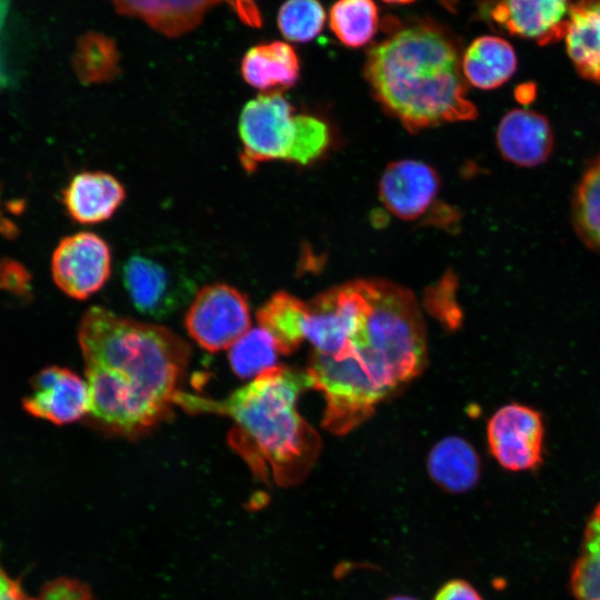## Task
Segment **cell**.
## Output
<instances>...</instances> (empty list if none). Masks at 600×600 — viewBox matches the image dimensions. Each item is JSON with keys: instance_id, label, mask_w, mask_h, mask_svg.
I'll return each instance as SVG.
<instances>
[{"instance_id": "cell-1", "label": "cell", "mask_w": 600, "mask_h": 600, "mask_svg": "<svg viewBox=\"0 0 600 600\" xmlns=\"http://www.w3.org/2000/svg\"><path fill=\"white\" fill-rule=\"evenodd\" d=\"M78 340L96 426L134 438L171 413L190 360V347L178 334L92 307Z\"/></svg>"}, {"instance_id": "cell-2", "label": "cell", "mask_w": 600, "mask_h": 600, "mask_svg": "<svg viewBox=\"0 0 600 600\" xmlns=\"http://www.w3.org/2000/svg\"><path fill=\"white\" fill-rule=\"evenodd\" d=\"M364 314L336 354L311 353L307 374L324 396L322 426L346 434L374 407L419 376L427 362L424 321L413 293L367 279Z\"/></svg>"}, {"instance_id": "cell-3", "label": "cell", "mask_w": 600, "mask_h": 600, "mask_svg": "<svg viewBox=\"0 0 600 600\" xmlns=\"http://www.w3.org/2000/svg\"><path fill=\"white\" fill-rule=\"evenodd\" d=\"M307 372L277 366L257 376L221 400L180 390L174 404L188 412L231 418L230 447L253 476L280 487L300 483L313 468L320 450L319 433L300 416L297 402L311 388Z\"/></svg>"}, {"instance_id": "cell-4", "label": "cell", "mask_w": 600, "mask_h": 600, "mask_svg": "<svg viewBox=\"0 0 600 600\" xmlns=\"http://www.w3.org/2000/svg\"><path fill=\"white\" fill-rule=\"evenodd\" d=\"M461 58L448 31L433 22H416L369 50L364 77L384 110L416 132L477 117L467 98Z\"/></svg>"}, {"instance_id": "cell-5", "label": "cell", "mask_w": 600, "mask_h": 600, "mask_svg": "<svg viewBox=\"0 0 600 600\" xmlns=\"http://www.w3.org/2000/svg\"><path fill=\"white\" fill-rule=\"evenodd\" d=\"M238 133L240 163L248 173L274 160L308 164L330 142L328 126L313 116L297 113L281 92H266L249 100L240 112Z\"/></svg>"}, {"instance_id": "cell-6", "label": "cell", "mask_w": 600, "mask_h": 600, "mask_svg": "<svg viewBox=\"0 0 600 600\" xmlns=\"http://www.w3.org/2000/svg\"><path fill=\"white\" fill-rule=\"evenodd\" d=\"M121 277L134 308L158 320L178 311L197 293L193 280L154 253L131 254Z\"/></svg>"}, {"instance_id": "cell-7", "label": "cell", "mask_w": 600, "mask_h": 600, "mask_svg": "<svg viewBox=\"0 0 600 600\" xmlns=\"http://www.w3.org/2000/svg\"><path fill=\"white\" fill-rule=\"evenodd\" d=\"M184 326L204 350L229 349L251 328L248 299L227 283L207 284L191 300Z\"/></svg>"}, {"instance_id": "cell-8", "label": "cell", "mask_w": 600, "mask_h": 600, "mask_svg": "<svg viewBox=\"0 0 600 600\" xmlns=\"http://www.w3.org/2000/svg\"><path fill=\"white\" fill-rule=\"evenodd\" d=\"M491 454L510 471H531L543 461L544 422L532 407L511 402L499 408L487 426Z\"/></svg>"}, {"instance_id": "cell-9", "label": "cell", "mask_w": 600, "mask_h": 600, "mask_svg": "<svg viewBox=\"0 0 600 600\" xmlns=\"http://www.w3.org/2000/svg\"><path fill=\"white\" fill-rule=\"evenodd\" d=\"M112 254L100 236L81 231L64 237L51 260L56 284L74 299H87L99 291L111 273Z\"/></svg>"}, {"instance_id": "cell-10", "label": "cell", "mask_w": 600, "mask_h": 600, "mask_svg": "<svg viewBox=\"0 0 600 600\" xmlns=\"http://www.w3.org/2000/svg\"><path fill=\"white\" fill-rule=\"evenodd\" d=\"M23 408L56 424L74 422L90 410L87 381L67 368H44L33 377Z\"/></svg>"}, {"instance_id": "cell-11", "label": "cell", "mask_w": 600, "mask_h": 600, "mask_svg": "<svg viewBox=\"0 0 600 600\" xmlns=\"http://www.w3.org/2000/svg\"><path fill=\"white\" fill-rule=\"evenodd\" d=\"M440 188L437 171L413 159L391 162L379 182L384 207L397 218L412 221L421 218L434 202Z\"/></svg>"}, {"instance_id": "cell-12", "label": "cell", "mask_w": 600, "mask_h": 600, "mask_svg": "<svg viewBox=\"0 0 600 600\" xmlns=\"http://www.w3.org/2000/svg\"><path fill=\"white\" fill-rule=\"evenodd\" d=\"M574 0H497L490 14L512 36L548 46L564 38Z\"/></svg>"}, {"instance_id": "cell-13", "label": "cell", "mask_w": 600, "mask_h": 600, "mask_svg": "<svg viewBox=\"0 0 600 600\" xmlns=\"http://www.w3.org/2000/svg\"><path fill=\"white\" fill-rule=\"evenodd\" d=\"M496 141L501 156L520 167L541 164L553 148L549 121L529 109L507 112L498 124Z\"/></svg>"}, {"instance_id": "cell-14", "label": "cell", "mask_w": 600, "mask_h": 600, "mask_svg": "<svg viewBox=\"0 0 600 600\" xmlns=\"http://www.w3.org/2000/svg\"><path fill=\"white\" fill-rule=\"evenodd\" d=\"M126 199L123 184L103 171L77 173L62 191L68 216L80 224L109 220Z\"/></svg>"}, {"instance_id": "cell-15", "label": "cell", "mask_w": 600, "mask_h": 600, "mask_svg": "<svg viewBox=\"0 0 600 600\" xmlns=\"http://www.w3.org/2000/svg\"><path fill=\"white\" fill-rule=\"evenodd\" d=\"M300 72L299 58L291 46L281 41L250 48L241 61L244 81L263 93L281 92L296 84Z\"/></svg>"}, {"instance_id": "cell-16", "label": "cell", "mask_w": 600, "mask_h": 600, "mask_svg": "<svg viewBox=\"0 0 600 600\" xmlns=\"http://www.w3.org/2000/svg\"><path fill=\"white\" fill-rule=\"evenodd\" d=\"M563 40L578 73L600 84V0H574Z\"/></svg>"}, {"instance_id": "cell-17", "label": "cell", "mask_w": 600, "mask_h": 600, "mask_svg": "<svg viewBox=\"0 0 600 600\" xmlns=\"http://www.w3.org/2000/svg\"><path fill=\"white\" fill-rule=\"evenodd\" d=\"M221 0H112L121 14L136 17L168 37L192 30Z\"/></svg>"}, {"instance_id": "cell-18", "label": "cell", "mask_w": 600, "mask_h": 600, "mask_svg": "<svg viewBox=\"0 0 600 600\" xmlns=\"http://www.w3.org/2000/svg\"><path fill=\"white\" fill-rule=\"evenodd\" d=\"M517 69L513 47L496 36L474 39L461 58V70L467 83L483 90L506 83Z\"/></svg>"}, {"instance_id": "cell-19", "label": "cell", "mask_w": 600, "mask_h": 600, "mask_svg": "<svg viewBox=\"0 0 600 600\" xmlns=\"http://www.w3.org/2000/svg\"><path fill=\"white\" fill-rule=\"evenodd\" d=\"M480 459L474 448L460 437H447L430 451L428 472L441 489L462 493L472 489L480 478Z\"/></svg>"}, {"instance_id": "cell-20", "label": "cell", "mask_w": 600, "mask_h": 600, "mask_svg": "<svg viewBox=\"0 0 600 600\" xmlns=\"http://www.w3.org/2000/svg\"><path fill=\"white\" fill-rule=\"evenodd\" d=\"M304 309L306 301L278 291L257 311L259 327L272 336L280 354L296 351L304 341Z\"/></svg>"}, {"instance_id": "cell-21", "label": "cell", "mask_w": 600, "mask_h": 600, "mask_svg": "<svg viewBox=\"0 0 600 600\" xmlns=\"http://www.w3.org/2000/svg\"><path fill=\"white\" fill-rule=\"evenodd\" d=\"M72 62L78 79L84 84L107 83L120 73V54L114 42L96 32L79 39Z\"/></svg>"}, {"instance_id": "cell-22", "label": "cell", "mask_w": 600, "mask_h": 600, "mask_svg": "<svg viewBox=\"0 0 600 600\" xmlns=\"http://www.w3.org/2000/svg\"><path fill=\"white\" fill-rule=\"evenodd\" d=\"M379 12L373 0H338L329 13V24L336 37L347 47L359 48L377 32Z\"/></svg>"}, {"instance_id": "cell-23", "label": "cell", "mask_w": 600, "mask_h": 600, "mask_svg": "<svg viewBox=\"0 0 600 600\" xmlns=\"http://www.w3.org/2000/svg\"><path fill=\"white\" fill-rule=\"evenodd\" d=\"M278 354L272 336L258 327L250 328L229 348L228 359L237 377L250 379L277 367Z\"/></svg>"}, {"instance_id": "cell-24", "label": "cell", "mask_w": 600, "mask_h": 600, "mask_svg": "<svg viewBox=\"0 0 600 600\" xmlns=\"http://www.w3.org/2000/svg\"><path fill=\"white\" fill-rule=\"evenodd\" d=\"M571 588L577 600H600V502L587 522Z\"/></svg>"}, {"instance_id": "cell-25", "label": "cell", "mask_w": 600, "mask_h": 600, "mask_svg": "<svg viewBox=\"0 0 600 600\" xmlns=\"http://www.w3.org/2000/svg\"><path fill=\"white\" fill-rule=\"evenodd\" d=\"M572 212L578 234L600 252V157L584 171L576 189Z\"/></svg>"}, {"instance_id": "cell-26", "label": "cell", "mask_w": 600, "mask_h": 600, "mask_svg": "<svg viewBox=\"0 0 600 600\" xmlns=\"http://www.w3.org/2000/svg\"><path fill=\"white\" fill-rule=\"evenodd\" d=\"M326 12L318 0H287L278 13L282 36L294 42L314 39L323 29Z\"/></svg>"}, {"instance_id": "cell-27", "label": "cell", "mask_w": 600, "mask_h": 600, "mask_svg": "<svg viewBox=\"0 0 600 600\" xmlns=\"http://www.w3.org/2000/svg\"><path fill=\"white\" fill-rule=\"evenodd\" d=\"M456 280L447 274L436 287L431 288L427 297L428 308L431 309L449 324H457L460 313L454 299Z\"/></svg>"}, {"instance_id": "cell-28", "label": "cell", "mask_w": 600, "mask_h": 600, "mask_svg": "<svg viewBox=\"0 0 600 600\" xmlns=\"http://www.w3.org/2000/svg\"><path fill=\"white\" fill-rule=\"evenodd\" d=\"M38 600H92V593L86 583L63 577L44 584Z\"/></svg>"}, {"instance_id": "cell-29", "label": "cell", "mask_w": 600, "mask_h": 600, "mask_svg": "<svg viewBox=\"0 0 600 600\" xmlns=\"http://www.w3.org/2000/svg\"><path fill=\"white\" fill-rule=\"evenodd\" d=\"M0 288L19 297L31 291V276L18 261L9 258L0 260Z\"/></svg>"}, {"instance_id": "cell-30", "label": "cell", "mask_w": 600, "mask_h": 600, "mask_svg": "<svg viewBox=\"0 0 600 600\" xmlns=\"http://www.w3.org/2000/svg\"><path fill=\"white\" fill-rule=\"evenodd\" d=\"M433 600H483L476 588L468 581L454 579L446 582Z\"/></svg>"}, {"instance_id": "cell-31", "label": "cell", "mask_w": 600, "mask_h": 600, "mask_svg": "<svg viewBox=\"0 0 600 600\" xmlns=\"http://www.w3.org/2000/svg\"><path fill=\"white\" fill-rule=\"evenodd\" d=\"M240 20L251 27H260L262 19L257 7V0H226Z\"/></svg>"}, {"instance_id": "cell-32", "label": "cell", "mask_w": 600, "mask_h": 600, "mask_svg": "<svg viewBox=\"0 0 600 600\" xmlns=\"http://www.w3.org/2000/svg\"><path fill=\"white\" fill-rule=\"evenodd\" d=\"M0 600H38L29 597L21 584L13 580L0 566Z\"/></svg>"}, {"instance_id": "cell-33", "label": "cell", "mask_w": 600, "mask_h": 600, "mask_svg": "<svg viewBox=\"0 0 600 600\" xmlns=\"http://www.w3.org/2000/svg\"><path fill=\"white\" fill-rule=\"evenodd\" d=\"M384 2H388V3H397V4H406V3H410V2H413L414 0H383Z\"/></svg>"}, {"instance_id": "cell-34", "label": "cell", "mask_w": 600, "mask_h": 600, "mask_svg": "<svg viewBox=\"0 0 600 600\" xmlns=\"http://www.w3.org/2000/svg\"><path fill=\"white\" fill-rule=\"evenodd\" d=\"M388 600H417V599L409 596H394V597L389 598Z\"/></svg>"}]
</instances>
